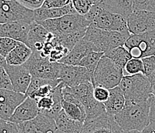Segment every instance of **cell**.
Masks as SVG:
<instances>
[{"mask_svg":"<svg viewBox=\"0 0 155 133\" xmlns=\"http://www.w3.org/2000/svg\"><path fill=\"white\" fill-rule=\"evenodd\" d=\"M147 78H148V79L150 80L151 85H154L155 84V71L153 72V73L150 74V75H149Z\"/></svg>","mask_w":155,"mask_h":133,"instance_id":"41","label":"cell"},{"mask_svg":"<svg viewBox=\"0 0 155 133\" xmlns=\"http://www.w3.org/2000/svg\"><path fill=\"white\" fill-rule=\"evenodd\" d=\"M16 125L19 133H54L57 128L54 119L40 113L34 119Z\"/></svg>","mask_w":155,"mask_h":133,"instance_id":"14","label":"cell"},{"mask_svg":"<svg viewBox=\"0 0 155 133\" xmlns=\"http://www.w3.org/2000/svg\"><path fill=\"white\" fill-rule=\"evenodd\" d=\"M4 67L10 78L13 90L26 94L32 80V75L29 70L24 65H9L6 64Z\"/></svg>","mask_w":155,"mask_h":133,"instance_id":"15","label":"cell"},{"mask_svg":"<svg viewBox=\"0 0 155 133\" xmlns=\"http://www.w3.org/2000/svg\"><path fill=\"white\" fill-rule=\"evenodd\" d=\"M16 1L32 10H36L40 8L45 2V0H16Z\"/></svg>","mask_w":155,"mask_h":133,"instance_id":"38","label":"cell"},{"mask_svg":"<svg viewBox=\"0 0 155 133\" xmlns=\"http://www.w3.org/2000/svg\"><path fill=\"white\" fill-rule=\"evenodd\" d=\"M75 13H77V12L73 8L72 2L61 8L48 9V8L41 6L39 9L34 10V19L36 22H41V21L48 20V19H57L64 15Z\"/></svg>","mask_w":155,"mask_h":133,"instance_id":"20","label":"cell"},{"mask_svg":"<svg viewBox=\"0 0 155 133\" xmlns=\"http://www.w3.org/2000/svg\"><path fill=\"white\" fill-rule=\"evenodd\" d=\"M17 44V41L8 37H0V54L6 57Z\"/></svg>","mask_w":155,"mask_h":133,"instance_id":"30","label":"cell"},{"mask_svg":"<svg viewBox=\"0 0 155 133\" xmlns=\"http://www.w3.org/2000/svg\"><path fill=\"white\" fill-rule=\"evenodd\" d=\"M142 133H155V122H150V124L142 131Z\"/></svg>","mask_w":155,"mask_h":133,"instance_id":"40","label":"cell"},{"mask_svg":"<svg viewBox=\"0 0 155 133\" xmlns=\"http://www.w3.org/2000/svg\"><path fill=\"white\" fill-rule=\"evenodd\" d=\"M53 81L54 80H49V79H42V78H38V77H33L32 76V80H31L30 85H29V88H28V90L26 92V96H29L32 92H34L38 88H39L40 86L43 85H46V84L50 83Z\"/></svg>","mask_w":155,"mask_h":133,"instance_id":"32","label":"cell"},{"mask_svg":"<svg viewBox=\"0 0 155 133\" xmlns=\"http://www.w3.org/2000/svg\"><path fill=\"white\" fill-rule=\"evenodd\" d=\"M123 77V68L104 55L94 71L92 83L94 87L102 86L108 89H112L119 86Z\"/></svg>","mask_w":155,"mask_h":133,"instance_id":"6","label":"cell"},{"mask_svg":"<svg viewBox=\"0 0 155 133\" xmlns=\"http://www.w3.org/2000/svg\"><path fill=\"white\" fill-rule=\"evenodd\" d=\"M104 55V52H91L84 57L81 61L79 62L78 65L80 66L84 67L87 68L89 72H91V74L94 75V72L95 71L96 68H97V65L99 63L100 60L101 59L103 56Z\"/></svg>","mask_w":155,"mask_h":133,"instance_id":"27","label":"cell"},{"mask_svg":"<svg viewBox=\"0 0 155 133\" xmlns=\"http://www.w3.org/2000/svg\"><path fill=\"white\" fill-rule=\"evenodd\" d=\"M124 76L134 75L137 74H143V62L140 59L131 58L127 62L124 68Z\"/></svg>","mask_w":155,"mask_h":133,"instance_id":"28","label":"cell"},{"mask_svg":"<svg viewBox=\"0 0 155 133\" xmlns=\"http://www.w3.org/2000/svg\"><path fill=\"white\" fill-rule=\"evenodd\" d=\"M149 106H150V122H155V97L152 95L148 99Z\"/></svg>","mask_w":155,"mask_h":133,"instance_id":"39","label":"cell"},{"mask_svg":"<svg viewBox=\"0 0 155 133\" xmlns=\"http://www.w3.org/2000/svg\"><path fill=\"white\" fill-rule=\"evenodd\" d=\"M134 9L155 12V0H133Z\"/></svg>","mask_w":155,"mask_h":133,"instance_id":"31","label":"cell"},{"mask_svg":"<svg viewBox=\"0 0 155 133\" xmlns=\"http://www.w3.org/2000/svg\"><path fill=\"white\" fill-rule=\"evenodd\" d=\"M94 96L96 100L104 104L110 97V89L102 86L94 87Z\"/></svg>","mask_w":155,"mask_h":133,"instance_id":"35","label":"cell"},{"mask_svg":"<svg viewBox=\"0 0 155 133\" xmlns=\"http://www.w3.org/2000/svg\"><path fill=\"white\" fill-rule=\"evenodd\" d=\"M0 89L13 90L11 79L4 66H0Z\"/></svg>","mask_w":155,"mask_h":133,"instance_id":"34","label":"cell"},{"mask_svg":"<svg viewBox=\"0 0 155 133\" xmlns=\"http://www.w3.org/2000/svg\"><path fill=\"white\" fill-rule=\"evenodd\" d=\"M71 2V0H45L44 3L42 5L44 8H61L66 6Z\"/></svg>","mask_w":155,"mask_h":133,"instance_id":"37","label":"cell"},{"mask_svg":"<svg viewBox=\"0 0 155 133\" xmlns=\"http://www.w3.org/2000/svg\"><path fill=\"white\" fill-rule=\"evenodd\" d=\"M30 25L25 22H12L0 24V37L11 38L28 46V35Z\"/></svg>","mask_w":155,"mask_h":133,"instance_id":"17","label":"cell"},{"mask_svg":"<svg viewBox=\"0 0 155 133\" xmlns=\"http://www.w3.org/2000/svg\"><path fill=\"white\" fill-rule=\"evenodd\" d=\"M151 86L148 78L142 73L124 76L119 85L124 92L126 103L148 101L151 95Z\"/></svg>","mask_w":155,"mask_h":133,"instance_id":"3","label":"cell"},{"mask_svg":"<svg viewBox=\"0 0 155 133\" xmlns=\"http://www.w3.org/2000/svg\"><path fill=\"white\" fill-rule=\"evenodd\" d=\"M24 65L32 76L49 80L59 79L61 63L52 62L50 57L43 56L38 52H32V55Z\"/></svg>","mask_w":155,"mask_h":133,"instance_id":"7","label":"cell"},{"mask_svg":"<svg viewBox=\"0 0 155 133\" xmlns=\"http://www.w3.org/2000/svg\"><path fill=\"white\" fill-rule=\"evenodd\" d=\"M57 128L66 133H80L84 122L70 118L62 109L55 118Z\"/></svg>","mask_w":155,"mask_h":133,"instance_id":"24","label":"cell"},{"mask_svg":"<svg viewBox=\"0 0 155 133\" xmlns=\"http://www.w3.org/2000/svg\"><path fill=\"white\" fill-rule=\"evenodd\" d=\"M126 104L124 95L119 86L110 89V97L104 103L106 112L110 116H115L120 112Z\"/></svg>","mask_w":155,"mask_h":133,"instance_id":"22","label":"cell"},{"mask_svg":"<svg viewBox=\"0 0 155 133\" xmlns=\"http://www.w3.org/2000/svg\"><path fill=\"white\" fill-rule=\"evenodd\" d=\"M34 21V10L28 9L16 0H0V24L12 22L31 24Z\"/></svg>","mask_w":155,"mask_h":133,"instance_id":"9","label":"cell"},{"mask_svg":"<svg viewBox=\"0 0 155 133\" xmlns=\"http://www.w3.org/2000/svg\"><path fill=\"white\" fill-rule=\"evenodd\" d=\"M101 0H71L73 8L77 14L85 16L93 6L99 3Z\"/></svg>","mask_w":155,"mask_h":133,"instance_id":"29","label":"cell"},{"mask_svg":"<svg viewBox=\"0 0 155 133\" xmlns=\"http://www.w3.org/2000/svg\"><path fill=\"white\" fill-rule=\"evenodd\" d=\"M130 33L107 31L89 26L84 36V40L92 43L100 52H107L119 46H124Z\"/></svg>","mask_w":155,"mask_h":133,"instance_id":"4","label":"cell"},{"mask_svg":"<svg viewBox=\"0 0 155 133\" xmlns=\"http://www.w3.org/2000/svg\"><path fill=\"white\" fill-rule=\"evenodd\" d=\"M62 106L66 114L72 119L84 122L86 120V112L83 105L69 103L62 98Z\"/></svg>","mask_w":155,"mask_h":133,"instance_id":"26","label":"cell"},{"mask_svg":"<svg viewBox=\"0 0 155 133\" xmlns=\"http://www.w3.org/2000/svg\"><path fill=\"white\" fill-rule=\"evenodd\" d=\"M114 117L123 131H142L150 122L148 101L126 103L123 110Z\"/></svg>","mask_w":155,"mask_h":133,"instance_id":"1","label":"cell"},{"mask_svg":"<svg viewBox=\"0 0 155 133\" xmlns=\"http://www.w3.org/2000/svg\"><path fill=\"white\" fill-rule=\"evenodd\" d=\"M123 129L120 127L114 117L107 112L97 118L85 121L80 133H122Z\"/></svg>","mask_w":155,"mask_h":133,"instance_id":"12","label":"cell"},{"mask_svg":"<svg viewBox=\"0 0 155 133\" xmlns=\"http://www.w3.org/2000/svg\"><path fill=\"white\" fill-rule=\"evenodd\" d=\"M59 79L66 86L74 87L80 84L92 82V75L84 67L61 63Z\"/></svg>","mask_w":155,"mask_h":133,"instance_id":"11","label":"cell"},{"mask_svg":"<svg viewBox=\"0 0 155 133\" xmlns=\"http://www.w3.org/2000/svg\"><path fill=\"white\" fill-rule=\"evenodd\" d=\"M54 133H66V132H64V131H61V130L58 129V128H56V130L55 131Z\"/></svg>","mask_w":155,"mask_h":133,"instance_id":"45","label":"cell"},{"mask_svg":"<svg viewBox=\"0 0 155 133\" xmlns=\"http://www.w3.org/2000/svg\"><path fill=\"white\" fill-rule=\"evenodd\" d=\"M143 65V75L148 77L155 71V55L141 59Z\"/></svg>","mask_w":155,"mask_h":133,"instance_id":"33","label":"cell"},{"mask_svg":"<svg viewBox=\"0 0 155 133\" xmlns=\"http://www.w3.org/2000/svg\"><path fill=\"white\" fill-rule=\"evenodd\" d=\"M132 58L143 59L155 55V29L142 34L131 35L124 46Z\"/></svg>","mask_w":155,"mask_h":133,"instance_id":"8","label":"cell"},{"mask_svg":"<svg viewBox=\"0 0 155 133\" xmlns=\"http://www.w3.org/2000/svg\"><path fill=\"white\" fill-rule=\"evenodd\" d=\"M5 65H6L5 58L2 56V55L0 54V66H5Z\"/></svg>","mask_w":155,"mask_h":133,"instance_id":"42","label":"cell"},{"mask_svg":"<svg viewBox=\"0 0 155 133\" xmlns=\"http://www.w3.org/2000/svg\"><path fill=\"white\" fill-rule=\"evenodd\" d=\"M39 114L37 102L32 98L27 97L15 109L9 121L15 124L34 119Z\"/></svg>","mask_w":155,"mask_h":133,"instance_id":"19","label":"cell"},{"mask_svg":"<svg viewBox=\"0 0 155 133\" xmlns=\"http://www.w3.org/2000/svg\"><path fill=\"white\" fill-rule=\"evenodd\" d=\"M104 56L109 58L114 63L123 69L127 62L132 58L130 53L124 46H119L117 48L104 53Z\"/></svg>","mask_w":155,"mask_h":133,"instance_id":"25","label":"cell"},{"mask_svg":"<svg viewBox=\"0 0 155 133\" xmlns=\"http://www.w3.org/2000/svg\"><path fill=\"white\" fill-rule=\"evenodd\" d=\"M0 133H19L17 125L10 121L0 119Z\"/></svg>","mask_w":155,"mask_h":133,"instance_id":"36","label":"cell"},{"mask_svg":"<svg viewBox=\"0 0 155 133\" xmlns=\"http://www.w3.org/2000/svg\"><path fill=\"white\" fill-rule=\"evenodd\" d=\"M94 52H98L97 47L92 43L84 40L83 38L82 40H80L76 44L73 49L69 52V54L58 62L66 64V65H78L79 62L84 57Z\"/></svg>","mask_w":155,"mask_h":133,"instance_id":"18","label":"cell"},{"mask_svg":"<svg viewBox=\"0 0 155 133\" xmlns=\"http://www.w3.org/2000/svg\"><path fill=\"white\" fill-rule=\"evenodd\" d=\"M131 35L142 34L155 29V12L134 9L127 19Z\"/></svg>","mask_w":155,"mask_h":133,"instance_id":"10","label":"cell"},{"mask_svg":"<svg viewBox=\"0 0 155 133\" xmlns=\"http://www.w3.org/2000/svg\"><path fill=\"white\" fill-rule=\"evenodd\" d=\"M85 18L90 22V27L120 33H130L125 18L103 9L99 3L93 6L91 11L85 15Z\"/></svg>","mask_w":155,"mask_h":133,"instance_id":"2","label":"cell"},{"mask_svg":"<svg viewBox=\"0 0 155 133\" xmlns=\"http://www.w3.org/2000/svg\"><path fill=\"white\" fill-rule=\"evenodd\" d=\"M37 22L54 36H63L86 31L90 26V22L85 16L77 13Z\"/></svg>","mask_w":155,"mask_h":133,"instance_id":"5","label":"cell"},{"mask_svg":"<svg viewBox=\"0 0 155 133\" xmlns=\"http://www.w3.org/2000/svg\"><path fill=\"white\" fill-rule=\"evenodd\" d=\"M54 35L43 27L41 24L34 21L30 25L28 35V46L32 49V52H40L43 49L45 44L47 42L53 40Z\"/></svg>","mask_w":155,"mask_h":133,"instance_id":"16","label":"cell"},{"mask_svg":"<svg viewBox=\"0 0 155 133\" xmlns=\"http://www.w3.org/2000/svg\"><path fill=\"white\" fill-rule=\"evenodd\" d=\"M26 98V94L0 89V119L9 121L15 109Z\"/></svg>","mask_w":155,"mask_h":133,"instance_id":"13","label":"cell"},{"mask_svg":"<svg viewBox=\"0 0 155 133\" xmlns=\"http://www.w3.org/2000/svg\"><path fill=\"white\" fill-rule=\"evenodd\" d=\"M122 133H142V131H137V130H132V131H123Z\"/></svg>","mask_w":155,"mask_h":133,"instance_id":"43","label":"cell"},{"mask_svg":"<svg viewBox=\"0 0 155 133\" xmlns=\"http://www.w3.org/2000/svg\"><path fill=\"white\" fill-rule=\"evenodd\" d=\"M99 5L103 9L121 15L126 19L134 10L133 0H101Z\"/></svg>","mask_w":155,"mask_h":133,"instance_id":"21","label":"cell"},{"mask_svg":"<svg viewBox=\"0 0 155 133\" xmlns=\"http://www.w3.org/2000/svg\"><path fill=\"white\" fill-rule=\"evenodd\" d=\"M32 54V50L26 44L17 41L15 48L5 57L9 65H22L26 63Z\"/></svg>","mask_w":155,"mask_h":133,"instance_id":"23","label":"cell"},{"mask_svg":"<svg viewBox=\"0 0 155 133\" xmlns=\"http://www.w3.org/2000/svg\"><path fill=\"white\" fill-rule=\"evenodd\" d=\"M151 95L155 97V84L151 86Z\"/></svg>","mask_w":155,"mask_h":133,"instance_id":"44","label":"cell"}]
</instances>
